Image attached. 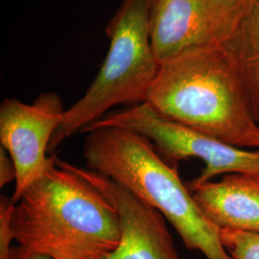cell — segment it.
Masks as SVG:
<instances>
[{
    "instance_id": "4",
    "label": "cell",
    "mask_w": 259,
    "mask_h": 259,
    "mask_svg": "<svg viewBox=\"0 0 259 259\" xmlns=\"http://www.w3.org/2000/svg\"><path fill=\"white\" fill-rule=\"evenodd\" d=\"M153 2L122 0L105 29L110 46L100 70L83 97L65 111L48 152L99 120L111 108L146 101L160 66L151 41Z\"/></svg>"
},
{
    "instance_id": "15",
    "label": "cell",
    "mask_w": 259,
    "mask_h": 259,
    "mask_svg": "<svg viewBox=\"0 0 259 259\" xmlns=\"http://www.w3.org/2000/svg\"><path fill=\"white\" fill-rule=\"evenodd\" d=\"M255 140H256V148H259V132L258 134L256 135V138H255Z\"/></svg>"
},
{
    "instance_id": "10",
    "label": "cell",
    "mask_w": 259,
    "mask_h": 259,
    "mask_svg": "<svg viewBox=\"0 0 259 259\" xmlns=\"http://www.w3.org/2000/svg\"><path fill=\"white\" fill-rule=\"evenodd\" d=\"M232 61L259 123V1H250L240 25L223 47Z\"/></svg>"
},
{
    "instance_id": "13",
    "label": "cell",
    "mask_w": 259,
    "mask_h": 259,
    "mask_svg": "<svg viewBox=\"0 0 259 259\" xmlns=\"http://www.w3.org/2000/svg\"><path fill=\"white\" fill-rule=\"evenodd\" d=\"M17 180V168L8 152L0 147V187Z\"/></svg>"
},
{
    "instance_id": "9",
    "label": "cell",
    "mask_w": 259,
    "mask_h": 259,
    "mask_svg": "<svg viewBox=\"0 0 259 259\" xmlns=\"http://www.w3.org/2000/svg\"><path fill=\"white\" fill-rule=\"evenodd\" d=\"M192 197L213 225L222 230L259 233V176L232 173L206 182Z\"/></svg>"
},
{
    "instance_id": "6",
    "label": "cell",
    "mask_w": 259,
    "mask_h": 259,
    "mask_svg": "<svg viewBox=\"0 0 259 259\" xmlns=\"http://www.w3.org/2000/svg\"><path fill=\"white\" fill-rule=\"evenodd\" d=\"M250 0H154L150 32L159 65L187 53L223 47L234 35Z\"/></svg>"
},
{
    "instance_id": "12",
    "label": "cell",
    "mask_w": 259,
    "mask_h": 259,
    "mask_svg": "<svg viewBox=\"0 0 259 259\" xmlns=\"http://www.w3.org/2000/svg\"><path fill=\"white\" fill-rule=\"evenodd\" d=\"M16 204L6 196L0 198V259H10L15 241L12 230V217Z\"/></svg>"
},
{
    "instance_id": "1",
    "label": "cell",
    "mask_w": 259,
    "mask_h": 259,
    "mask_svg": "<svg viewBox=\"0 0 259 259\" xmlns=\"http://www.w3.org/2000/svg\"><path fill=\"white\" fill-rule=\"evenodd\" d=\"M12 230L18 246L53 259H102L120 241L111 202L58 157L16 204Z\"/></svg>"
},
{
    "instance_id": "5",
    "label": "cell",
    "mask_w": 259,
    "mask_h": 259,
    "mask_svg": "<svg viewBox=\"0 0 259 259\" xmlns=\"http://www.w3.org/2000/svg\"><path fill=\"white\" fill-rule=\"evenodd\" d=\"M100 127H117L139 133L151 140L157 153L173 165L178 164L180 160L191 157L201 159L205 166L199 176L186 185L190 193L198 186L224 173H246L259 176V150L245 151L168 120L147 103L107 113L99 120L87 126L81 133Z\"/></svg>"
},
{
    "instance_id": "2",
    "label": "cell",
    "mask_w": 259,
    "mask_h": 259,
    "mask_svg": "<svg viewBox=\"0 0 259 259\" xmlns=\"http://www.w3.org/2000/svg\"><path fill=\"white\" fill-rule=\"evenodd\" d=\"M145 103L162 117L238 148L256 147L259 126L223 47L160 65Z\"/></svg>"
},
{
    "instance_id": "14",
    "label": "cell",
    "mask_w": 259,
    "mask_h": 259,
    "mask_svg": "<svg viewBox=\"0 0 259 259\" xmlns=\"http://www.w3.org/2000/svg\"><path fill=\"white\" fill-rule=\"evenodd\" d=\"M10 259H53L45 254L34 252L31 250H26L22 247L15 246L11 251Z\"/></svg>"
},
{
    "instance_id": "3",
    "label": "cell",
    "mask_w": 259,
    "mask_h": 259,
    "mask_svg": "<svg viewBox=\"0 0 259 259\" xmlns=\"http://www.w3.org/2000/svg\"><path fill=\"white\" fill-rule=\"evenodd\" d=\"M83 142L87 168L107 177L161 213L188 250L207 259H232L223 246L220 230L205 216L186 185L178 164H170L155 145L139 133L117 127L90 130Z\"/></svg>"
},
{
    "instance_id": "16",
    "label": "cell",
    "mask_w": 259,
    "mask_h": 259,
    "mask_svg": "<svg viewBox=\"0 0 259 259\" xmlns=\"http://www.w3.org/2000/svg\"><path fill=\"white\" fill-rule=\"evenodd\" d=\"M250 1H259V0H250Z\"/></svg>"
},
{
    "instance_id": "11",
    "label": "cell",
    "mask_w": 259,
    "mask_h": 259,
    "mask_svg": "<svg viewBox=\"0 0 259 259\" xmlns=\"http://www.w3.org/2000/svg\"><path fill=\"white\" fill-rule=\"evenodd\" d=\"M220 239L232 259H259V233L222 230Z\"/></svg>"
},
{
    "instance_id": "8",
    "label": "cell",
    "mask_w": 259,
    "mask_h": 259,
    "mask_svg": "<svg viewBox=\"0 0 259 259\" xmlns=\"http://www.w3.org/2000/svg\"><path fill=\"white\" fill-rule=\"evenodd\" d=\"M72 168L107 197L118 217L119 244L102 259H181L165 218L157 209L107 177L88 168Z\"/></svg>"
},
{
    "instance_id": "7",
    "label": "cell",
    "mask_w": 259,
    "mask_h": 259,
    "mask_svg": "<svg viewBox=\"0 0 259 259\" xmlns=\"http://www.w3.org/2000/svg\"><path fill=\"white\" fill-rule=\"evenodd\" d=\"M56 93H40L28 105L17 98H5L0 105V142L17 168L14 204L49 169L55 156L47 157L50 141L60 127L65 112Z\"/></svg>"
}]
</instances>
